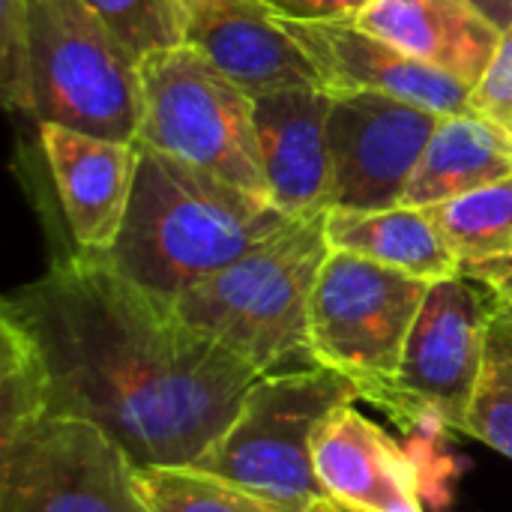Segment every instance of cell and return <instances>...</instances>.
<instances>
[{"mask_svg":"<svg viewBox=\"0 0 512 512\" xmlns=\"http://www.w3.org/2000/svg\"><path fill=\"white\" fill-rule=\"evenodd\" d=\"M471 105L512 132V30L504 33L483 81L474 87Z\"/></svg>","mask_w":512,"mask_h":512,"instance_id":"cell-25","label":"cell"},{"mask_svg":"<svg viewBox=\"0 0 512 512\" xmlns=\"http://www.w3.org/2000/svg\"><path fill=\"white\" fill-rule=\"evenodd\" d=\"M333 512H345V510H339V507H336V510H333Z\"/></svg>","mask_w":512,"mask_h":512,"instance_id":"cell-30","label":"cell"},{"mask_svg":"<svg viewBox=\"0 0 512 512\" xmlns=\"http://www.w3.org/2000/svg\"><path fill=\"white\" fill-rule=\"evenodd\" d=\"M486 18H492L504 33L512 30V0H471Z\"/></svg>","mask_w":512,"mask_h":512,"instance_id":"cell-28","label":"cell"},{"mask_svg":"<svg viewBox=\"0 0 512 512\" xmlns=\"http://www.w3.org/2000/svg\"><path fill=\"white\" fill-rule=\"evenodd\" d=\"M465 435L483 441L512 462V321L501 315V309L489 327L486 360Z\"/></svg>","mask_w":512,"mask_h":512,"instance_id":"cell-21","label":"cell"},{"mask_svg":"<svg viewBox=\"0 0 512 512\" xmlns=\"http://www.w3.org/2000/svg\"><path fill=\"white\" fill-rule=\"evenodd\" d=\"M282 21H339L354 18L369 0H261Z\"/></svg>","mask_w":512,"mask_h":512,"instance_id":"cell-26","label":"cell"},{"mask_svg":"<svg viewBox=\"0 0 512 512\" xmlns=\"http://www.w3.org/2000/svg\"><path fill=\"white\" fill-rule=\"evenodd\" d=\"M48 417V396L39 360L27 336L0 318V444Z\"/></svg>","mask_w":512,"mask_h":512,"instance_id":"cell-22","label":"cell"},{"mask_svg":"<svg viewBox=\"0 0 512 512\" xmlns=\"http://www.w3.org/2000/svg\"><path fill=\"white\" fill-rule=\"evenodd\" d=\"M315 477L345 512H423V474L405 444L354 405L321 426L312 447Z\"/></svg>","mask_w":512,"mask_h":512,"instance_id":"cell-13","label":"cell"},{"mask_svg":"<svg viewBox=\"0 0 512 512\" xmlns=\"http://www.w3.org/2000/svg\"><path fill=\"white\" fill-rule=\"evenodd\" d=\"M327 255L324 216L291 219L171 306L192 330L249 363L258 375L306 369L315 366L309 309Z\"/></svg>","mask_w":512,"mask_h":512,"instance_id":"cell-3","label":"cell"},{"mask_svg":"<svg viewBox=\"0 0 512 512\" xmlns=\"http://www.w3.org/2000/svg\"><path fill=\"white\" fill-rule=\"evenodd\" d=\"M138 144L267 195L255 129V99L192 45L159 48L138 63Z\"/></svg>","mask_w":512,"mask_h":512,"instance_id":"cell-5","label":"cell"},{"mask_svg":"<svg viewBox=\"0 0 512 512\" xmlns=\"http://www.w3.org/2000/svg\"><path fill=\"white\" fill-rule=\"evenodd\" d=\"M462 261V273L480 276L512 261V174L468 195L423 207Z\"/></svg>","mask_w":512,"mask_h":512,"instance_id":"cell-19","label":"cell"},{"mask_svg":"<svg viewBox=\"0 0 512 512\" xmlns=\"http://www.w3.org/2000/svg\"><path fill=\"white\" fill-rule=\"evenodd\" d=\"M288 33L315 63L324 87L330 93H387L414 105H423L435 114H462L474 111V90L459 78H450L438 69H429L363 30L354 18L339 21H282Z\"/></svg>","mask_w":512,"mask_h":512,"instance_id":"cell-12","label":"cell"},{"mask_svg":"<svg viewBox=\"0 0 512 512\" xmlns=\"http://www.w3.org/2000/svg\"><path fill=\"white\" fill-rule=\"evenodd\" d=\"M0 512H150L138 471L99 426L48 414L0 444Z\"/></svg>","mask_w":512,"mask_h":512,"instance_id":"cell-9","label":"cell"},{"mask_svg":"<svg viewBox=\"0 0 512 512\" xmlns=\"http://www.w3.org/2000/svg\"><path fill=\"white\" fill-rule=\"evenodd\" d=\"M87 9L117 36V42L141 63L159 48L183 45V3L180 0H84Z\"/></svg>","mask_w":512,"mask_h":512,"instance_id":"cell-23","label":"cell"},{"mask_svg":"<svg viewBox=\"0 0 512 512\" xmlns=\"http://www.w3.org/2000/svg\"><path fill=\"white\" fill-rule=\"evenodd\" d=\"M333 93L327 87L285 90L255 99L258 150L270 201L291 219L333 210V162L327 120Z\"/></svg>","mask_w":512,"mask_h":512,"instance_id":"cell-15","label":"cell"},{"mask_svg":"<svg viewBox=\"0 0 512 512\" xmlns=\"http://www.w3.org/2000/svg\"><path fill=\"white\" fill-rule=\"evenodd\" d=\"M36 120L135 141L141 75L132 54L84 0H30Z\"/></svg>","mask_w":512,"mask_h":512,"instance_id":"cell-7","label":"cell"},{"mask_svg":"<svg viewBox=\"0 0 512 512\" xmlns=\"http://www.w3.org/2000/svg\"><path fill=\"white\" fill-rule=\"evenodd\" d=\"M432 282L330 249L309 309L315 366L348 375L363 399L393 384Z\"/></svg>","mask_w":512,"mask_h":512,"instance_id":"cell-8","label":"cell"},{"mask_svg":"<svg viewBox=\"0 0 512 512\" xmlns=\"http://www.w3.org/2000/svg\"><path fill=\"white\" fill-rule=\"evenodd\" d=\"M512 174V132L480 111L441 117L405 195V207L441 201L492 186Z\"/></svg>","mask_w":512,"mask_h":512,"instance_id":"cell-18","label":"cell"},{"mask_svg":"<svg viewBox=\"0 0 512 512\" xmlns=\"http://www.w3.org/2000/svg\"><path fill=\"white\" fill-rule=\"evenodd\" d=\"M0 87L12 111L36 117L30 0H0Z\"/></svg>","mask_w":512,"mask_h":512,"instance_id":"cell-24","label":"cell"},{"mask_svg":"<svg viewBox=\"0 0 512 512\" xmlns=\"http://www.w3.org/2000/svg\"><path fill=\"white\" fill-rule=\"evenodd\" d=\"M183 42L252 99L324 87L309 54L261 0H213L189 9Z\"/></svg>","mask_w":512,"mask_h":512,"instance_id":"cell-14","label":"cell"},{"mask_svg":"<svg viewBox=\"0 0 512 512\" xmlns=\"http://www.w3.org/2000/svg\"><path fill=\"white\" fill-rule=\"evenodd\" d=\"M363 399V387L324 366L258 375L234 420L192 468L300 510H330L312 447L333 411Z\"/></svg>","mask_w":512,"mask_h":512,"instance_id":"cell-4","label":"cell"},{"mask_svg":"<svg viewBox=\"0 0 512 512\" xmlns=\"http://www.w3.org/2000/svg\"><path fill=\"white\" fill-rule=\"evenodd\" d=\"M0 318L39 360L48 414L99 426L135 471L198 465L258 378L108 255L54 258L3 300Z\"/></svg>","mask_w":512,"mask_h":512,"instance_id":"cell-1","label":"cell"},{"mask_svg":"<svg viewBox=\"0 0 512 512\" xmlns=\"http://www.w3.org/2000/svg\"><path fill=\"white\" fill-rule=\"evenodd\" d=\"M183 3V15L189 12V9H195V6H204V3H213V0H180Z\"/></svg>","mask_w":512,"mask_h":512,"instance_id":"cell-29","label":"cell"},{"mask_svg":"<svg viewBox=\"0 0 512 512\" xmlns=\"http://www.w3.org/2000/svg\"><path fill=\"white\" fill-rule=\"evenodd\" d=\"M39 144L75 246L72 252L108 255L132 204L138 144L99 138L60 123H39Z\"/></svg>","mask_w":512,"mask_h":512,"instance_id":"cell-11","label":"cell"},{"mask_svg":"<svg viewBox=\"0 0 512 512\" xmlns=\"http://www.w3.org/2000/svg\"><path fill=\"white\" fill-rule=\"evenodd\" d=\"M291 222L273 201L138 144V177L111 264L174 303Z\"/></svg>","mask_w":512,"mask_h":512,"instance_id":"cell-2","label":"cell"},{"mask_svg":"<svg viewBox=\"0 0 512 512\" xmlns=\"http://www.w3.org/2000/svg\"><path fill=\"white\" fill-rule=\"evenodd\" d=\"M477 279H483V282H489V285L495 288L498 303H501V306H498V309H501V315L512 321V261L510 264H504V267H495V270L480 273Z\"/></svg>","mask_w":512,"mask_h":512,"instance_id":"cell-27","label":"cell"},{"mask_svg":"<svg viewBox=\"0 0 512 512\" xmlns=\"http://www.w3.org/2000/svg\"><path fill=\"white\" fill-rule=\"evenodd\" d=\"M441 117L387 93H333L327 120L333 207H399Z\"/></svg>","mask_w":512,"mask_h":512,"instance_id":"cell-10","label":"cell"},{"mask_svg":"<svg viewBox=\"0 0 512 512\" xmlns=\"http://www.w3.org/2000/svg\"><path fill=\"white\" fill-rule=\"evenodd\" d=\"M324 234L330 249L369 258L423 282H441L462 273V261L447 243L444 231L423 207L387 210H342L324 213Z\"/></svg>","mask_w":512,"mask_h":512,"instance_id":"cell-17","label":"cell"},{"mask_svg":"<svg viewBox=\"0 0 512 512\" xmlns=\"http://www.w3.org/2000/svg\"><path fill=\"white\" fill-rule=\"evenodd\" d=\"M138 492L150 512H333L300 510L267 495L240 489L219 477H210L192 465L186 468H147L138 471Z\"/></svg>","mask_w":512,"mask_h":512,"instance_id":"cell-20","label":"cell"},{"mask_svg":"<svg viewBox=\"0 0 512 512\" xmlns=\"http://www.w3.org/2000/svg\"><path fill=\"white\" fill-rule=\"evenodd\" d=\"M354 21L471 90L483 81L504 39V30L471 0H369Z\"/></svg>","mask_w":512,"mask_h":512,"instance_id":"cell-16","label":"cell"},{"mask_svg":"<svg viewBox=\"0 0 512 512\" xmlns=\"http://www.w3.org/2000/svg\"><path fill=\"white\" fill-rule=\"evenodd\" d=\"M498 306L495 288L471 273L432 282L393 384L366 402L387 411L405 435H465Z\"/></svg>","mask_w":512,"mask_h":512,"instance_id":"cell-6","label":"cell"}]
</instances>
